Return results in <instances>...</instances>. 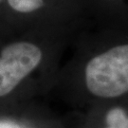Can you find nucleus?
<instances>
[{
    "label": "nucleus",
    "instance_id": "nucleus-1",
    "mask_svg": "<svg viewBox=\"0 0 128 128\" xmlns=\"http://www.w3.org/2000/svg\"><path fill=\"white\" fill-rule=\"evenodd\" d=\"M86 84L90 93L102 98L128 92V45L115 46L92 58L86 68Z\"/></svg>",
    "mask_w": 128,
    "mask_h": 128
},
{
    "label": "nucleus",
    "instance_id": "nucleus-2",
    "mask_svg": "<svg viewBox=\"0 0 128 128\" xmlns=\"http://www.w3.org/2000/svg\"><path fill=\"white\" fill-rule=\"evenodd\" d=\"M42 51L28 42H15L0 54V97L8 95L40 64Z\"/></svg>",
    "mask_w": 128,
    "mask_h": 128
},
{
    "label": "nucleus",
    "instance_id": "nucleus-3",
    "mask_svg": "<svg viewBox=\"0 0 128 128\" xmlns=\"http://www.w3.org/2000/svg\"><path fill=\"white\" fill-rule=\"evenodd\" d=\"M9 5L16 12L28 14L40 9L44 0H8Z\"/></svg>",
    "mask_w": 128,
    "mask_h": 128
},
{
    "label": "nucleus",
    "instance_id": "nucleus-4",
    "mask_svg": "<svg viewBox=\"0 0 128 128\" xmlns=\"http://www.w3.org/2000/svg\"><path fill=\"white\" fill-rule=\"evenodd\" d=\"M0 128H20L16 124L12 122H6V120H0Z\"/></svg>",
    "mask_w": 128,
    "mask_h": 128
},
{
    "label": "nucleus",
    "instance_id": "nucleus-5",
    "mask_svg": "<svg viewBox=\"0 0 128 128\" xmlns=\"http://www.w3.org/2000/svg\"><path fill=\"white\" fill-rule=\"evenodd\" d=\"M106 128H114V127H110V126H107Z\"/></svg>",
    "mask_w": 128,
    "mask_h": 128
},
{
    "label": "nucleus",
    "instance_id": "nucleus-6",
    "mask_svg": "<svg viewBox=\"0 0 128 128\" xmlns=\"http://www.w3.org/2000/svg\"><path fill=\"white\" fill-rule=\"evenodd\" d=\"M2 1H3V0H0V2H2Z\"/></svg>",
    "mask_w": 128,
    "mask_h": 128
}]
</instances>
